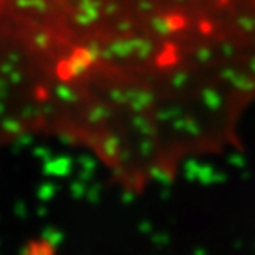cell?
Masks as SVG:
<instances>
[{
  "mask_svg": "<svg viewBox=\"0 0 255 255\" xmlns=\"http://www.w3.org/2000/svg\"><path fill=\"white\" fill-rule=\"evenodd\" d=\"M255 110V0H0V154L73 147L111 179L241 142Z\"/></svg>",
  "mask_w": 255,
  "mask_h": 255,
  "instance_id": "6da1fadb",
  "label": "cell"
}]
</instances>
